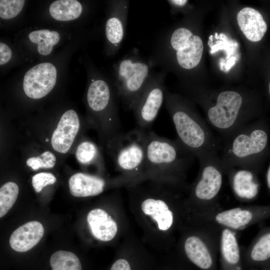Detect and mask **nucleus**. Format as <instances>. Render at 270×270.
Instances as JSON below:
<instances>
[{"instance_id": "35", "label": "nucleus", "mask_w": 270, "mask_h": 270, "mask_svg": "<svg viewBox=\"0 0 270 270\" xmlns=\"http://www.w3.org/2000/svg\"><path fill=\"white\" fill-rule=\"evenodd\" d=\"M266 179L267 186L270 190V164L267 171Z\"/></svg>"}, {"instance_id": "15", "label": "nucleus", "mask_w": 270, "mask_h": 270, "mask_svg": "<svg viewBox=\"0 0 270 270\" xmlns=\"http://www.w3.org/2000/svg\"><path fill=\"white\" fill-rule=\"evenodd\" d=\"M80 120L72 110L66 111L61 116L51 138L52 148L56 152L66 154L70 150L80 128Z\"/></svg>"}, {"instance_id": "33", "label": "nucleus", "mask_w": 270, "mask_h": 270, "mask_svg": "<svg viewBox=\"0 0 270 270\" xmlns=\"http://www.w3.org/2000/svg\"><path fill=\"white\" fill-rule=\"evenodd\" d=\"M110 270H131L128 262L124 259L116 260L111 266Z\"/></svg>"}, {"instance_id": "26", "label": "nucleus", "mask_w": 270, "mask_h": 270, "mask_svg": "<svg viewBox=\"0 0 270 270\" xmlns=\"http://www.w3.org/2000/svg\"><path fill=\"white\" fill-rule=\"evenodd\" d=\"M50 264L52 270H82L79 258L70 252H56L50 256Z\"/></svg>"}, {"instance_id": "28", "label": "nucleus", "mask_w": 270, "mask_h": 270, "mask_svg": "<svg viewBox=\"0 0 270 270\" xmlns=\"http://www.w3.org/2000/svg\"><path fill=\"white\" fill-rule=\"evenodd\" d=\"M78 161L84 164H99L100 154L98 146L90 141L81 142L76 150Z\"/></svg>"}, {"instance_id": "12", "label": "nucleus", "mask_w": 270, "mask_h": 270, "mask_svg": "<svg viewBox=\"0 0 270 270\" xmlns=\"http://www.w3.org/2000/svg\"><path fill=\"white\" fill-rule=\"evenodd\" d=\"M56 69L50 62L39 64L25 74L23 88L26 94L33 99L45 96L54 88L56 80Z\"/></svg>"}, {"instance_id": "30", "label": "nucleus", "mask_w": 270, "mask_h": 270, "mask_svg": "<svg viewBox=\"0 0 270 270\" xmlns=\"http://www.w3.org/2000/svg\"><path fill=\"white\" fill-rule=\"evenodd\" d=\"M56 162V156L50 151H46L38 156L31 157L26 162V164L34 170L42 168H52L54 166Z\"/></svg>"}, {"instance_id": "25", "label": "nucleus", "mask_w": 270, "mask_h": 270, "mask_svg": "<svg viewBox=\"0 0 270 270\" xmlns=\"http://www.w3.org/2000/svg\"><path fill=\"white\" fill-rule=\"evenodd\" d=\"M28 38L30 40L38 44V51L40 54L46 56L50 54L54 45L60 40L59 34L56 31L48 30H40L31 32Z\"/></svg>"}, {"instance_id": "19", "label": "nucleus", "mask_w": 270, "mask_h": 270, "mask_svg": "<svg viewBox=\"0 0 270 270\" xmlns=\"http://www.w3.org/2000/svg\"><path fill=\"white\" fill-rule=\"evenodd\" d=\"M218 252L222 260L227 267L234 270H242L240 265L242 251L237 232L221 227Z\"/></svg>"}, {"instance_id": "16", "label": "nucleus", "mask_w": 270, "mask_h": 270, "mask_svg": "<svg viewBox=\"0 0 270 270\" xmlns=\"http://www.w3.org/2000/svg\"><path fill=\"white\" fill-rule=\"evenodd\" d=\"M254 172L243 168H232L226 172L233 192L238 200L247 202L257 195L258 184Z\"/></svg>"}, {"instance_id": "1", "label": "nucleus", "mask_w": 270, "mask_h": 270, "mask_svg": "<svg viewBox=\"0 0 270 270\" xmlns=\"http://www.w3.org/2000/svg\"><path fill=\"white\" fill-rule=\"evenodd\" d=\"M196 158L176 138L170 140L147 131L146 176L182 186L186 172Z\"/></svg>"}, {"instance_id": "24", "label": "nucleus", "mask_w": 270, "mask_h": 270, "mask_svg": "<svg viewBox=\"0 0 270 270\" xmlns=\"http://www.w3.org/2000/svg\"><path fill=\"white\" fill-rule=\"evenodd\" d=\"M82 10L81 4L76 0H58L50 6L51 16L60 21L75 20L80 16Z\"/></svg>"}, {"instance_id": "10", "label": "nucleus", "mask_w": 270, "mask_h": 270, "mask_svg": "<svg viewBox=\"0 0 270 270\" xmlns=\"http://www.w3.org/2000/svg\"><path fill=\"white\" fill-rule=\"evenodd\" d=\"M194 224H214L234 231L244 230L270 216V206H245L211 212L193 213Z\"/></svg>"}, {"instance_id": "5", "label": "nucleus", "mask_w": 270, "mask_h": 270, "mask_svg": "<svg viewBox=\"0 0 270 270\" xmlns=\"http://www.w3.org/2000/svg\"><path fill=\"white\" fill-rule=\"evenodd\" d=\"M223 142L220 158L226 174L232 168H243L254 172L258 156L267 146L268 136L264 129L250 122Z\"/></svg>"}, {"instance_id": "4", "label": "nucleus", "mask_w": 270, "mask_h": 270, "mask_svg": "<svg viewBox=\"0 0 270 270\" xmlns=\"http://www.w3.org/2000/svg\"><path fill=\"white\" fill-rule=\"evenodd\" d=\"M197 158L199 172L187 202L192 214L211 212L220 208L218 198L226 172L217 151L206 152Z\"/></svg>"}, {"instance_id": "17", "label": "nucleus", "mask_w": 270, "mask_h": 270, "mask_svg": "<svg viewBox=\"0 0 270 270\" xmlns=\"http://www.w3.org/2000/svg\"><path fill=\"white\" fill-rule=\"evenodd\" d=\"M44 234L42 224L31 221L17 228L11 234L10 244L18 252H25L32 248L40 241Z\"/></svg>"}, {"instance_id": "36", "label": "nucleus", "mask_w": 270, "mask_h": 270, "mask_svg": "<svg viewBox=\"0 0 270 270\" xmlns=\"http://www.w3.org/2000/svg\"><path fill=\"white\" fill-rule=\"evenodd\" d=\"M268 91H269V93H270V82L269 86H268Z\"/></svg>"}, {"instance_id": "2", "label": "nucleus", "mask_w": 270, "mask_h": 270, "mask_svg": "<svg viewBox=\"0 0 270 270\" xmlns=\"http://www.w3.org/2000/svg\"><path fill=\"white\" fill-rule=\"evenodd\" d=\"M203 50L200 37L188 27L180 26L160 34L148 59L154 67L166 72L176 66L190 70L199 64Z\"/></svg>"}, {"instance_id": "14", "label": "nucleus", "mask_w": 270, "mask_h": 270, "mask_svg": "<svg viewBox=\"0 0 270 270\" xmlns=\"http://www.w3.org/2000/svg\"><path fill=\"white\" fill-rule=\"evenodd\" d=\"M130 1H116L112 6L110 16L105 26L106 38L110 44V52L114 54L120 48L124 40Z\"/></svg>"}, {"instance_id": "18", "label": "nucleus", "mask_w": 270, "mask_h": 270, "mask_svg": "<svg viewBox=\"0 0 270 270\" xmlns=\"http://www.w3.org/2000/svg\"><path fill=\"white\" fill-rule=\"evenodd\" d=\"M237 22L246 37L253 42L260 40L267 30V24L261 14L252 8L242 9L238 14Z\"/></svg>"}, {"instance_id": "3", "label": "nucleus", "mask_w": 270, "mask_h": 270, "mask_svg": "<svg viewBox=\"0 0 270 270\" xmlns=\"http://www.w3.org/2000/svg\"><path fill=\"white\" fill-rule=\"evenodd\" d=\"M176 134V139L198 158L210 151L218 150V143L206 122L188 102L166 90L164 98Z\"/></svg>"}, {"instance_id": "21", "label": "nucleus", "mask_w": 270, "mask_h": 270, "mask_svg": "<svg viewBox=\"0 0 270 270\" xmlns=\"http://www.w3.org/2000/svg\"><path fill=\"white\" fill-rule=\"evenodd\" d=\"M70 194L76 197L96 196L101 194L106 185L105 180L99 176L78 172L68 180Z\"/></svg>"}, {"instance_id": "7", "label": "nucleus", "mask_w": 270, "mask_h": 270, "mask_svg": "<svg viewBox=\"0 0 270 270\" xmlns=\"http://www.w3.org/2000/svg\"><path fill=\"white\" fill-rule=\"evenodd\" d=\"M215 104L207 109L208 123L220 135L224 141L250 123L252 114L244 109V98L234 90H224L216 97Z\"/></svg>"}, {"instance_id": "27", "label": "nucleus", "mask_w": 270, "mask_h": 270, "mask_svg": "<svg viewBox=\"0 0 270 270\" xmlns=\"http://www.w3.org/2000/svg\"><path fill=\"white\" fill-rule=\"evenodd\" d=\"M19 188L14 182L4 184L0 188V217H3L10 210L18 196Z\"/></svg>"}, {"instance_id": "9", "label": "nucleus", "mask_w": 270, "mask_h": 270, "mask_svg": "<svg viewBox=\"0 0 270 270\" xmlns=\"http://www.w3.org/2000/svg\"><path fill=\"white\" fill-rule=\"evenodd\" d=\"M186 234L182 248L189 260L202 270H210L219 250L221 227L214 224H194Z\"/></svg>"}, {"instance_id": "6", "label": "nucleus", "mask_w": 270, "mask_h": 270, "mask_svg": "<svg viewBox=\"0 0 270 270\" xmlns=\"http://www.w3.org/2000/svg\"><path fill=\"white\" fill-rule=\"evenodd\" d=\"M148 58L136 48L131 50L115 65L116 92L126 110H132L154 74Z\"/></svg>"}, {"instance_id": "31", "label": "nucleus", "mask_w": 270, "mask_h": 270, "mask_svg": "<svg viewBox=\"0 0 270 270\" xmlns=\"http://www.w3.org/2000/svg\"><path fill=\"white\" fill-rule=\"evenodd\" d=\"M56 180L54 176L50 172H42L34 175L32 178V184L37 192H40L45 186L52 184Z\"/></svg>"}, {"instance_id": "8", "label": "nucleus", "mask_w": 270, "mask_h": 270, "mask_svg": "<svg viewBox=\"0 0 270 270\" xmlns=\"http://www.w3.org/2000/svg\"><path fill=\"white\" fill-rule=\"evenodd\" d=\"M147 131L139 128L112 138L111 146L118 168L126 178L146 176V142Z\"/></svg>"}, {"instance_id": "32", "label": "nucleus", "mask_w": 270, "mask_h": 270, "mask_svg": "<svg viewBox=\"0 0 270 270\" xmlns=\"http://www.w3.org/2000/svg\"><path fill=\"white\" fill-rule=\"evenodd\" d=\"M12 51L6 44L0 42V64L2 65L8 62L12 57Z\"/></svg>"}, {"instance_id": "23", "label": "nucleus", "mask_w": 270, "mask_h": 270, "mask_svg": "<svg viewBox=\"0 0 270 270\" xmlns=\"http://www.w3.org/2000/svg\"><path fill=\"white\" fill-rule=\"evenodd\" d=\"M242 254L247 260L254 262L270 258V228L261 231L246 248L241 247Z\"/></svg>"}, {"instance_id": "20", "label": "nucleus", "mask_w": 270, "mask_h": 270, "mask_svg": "<svg viewBox=\"0 0 270 270\" xmlns=\"http://www.w3.org/2000/svg\"><path fill=\"white\" fill-rule=\"evenodd\" d=\"M87 222L92 236L100 241L111 240L118 232L116 222L101 208L91 210L88 214Z\"/></svg>"}, {"instance_id": "11", "label": "nucleus", "mask_w": 270, "mask_h": 270, "mask_svg": "<svg viewBox=\"0 0 270 270\" xmlns=\"http://www.w3.org/2000/svg\"><path fill=\"white\" fill-rule=\"evenodd\" d=\"M166 72H154L134 104L132 111L137 127L145 130L150 128L157 117L164 102Z\"/></svg>"}, {"instance_id": "37", "label": "nucleus", "mask_w": 270, "mask_h": 270, "mask_svg": "<svg viewBox=\"0 0 270 270\" xmlns=\"http://www.w3.org/2000/svg\"></svg>"}, {"instance_id": "13", "label": "nucleus", "mask_w": 270, "mask_h": 270, "mask_svg": "<svg viewBox=\"0 0 270 270\" xmlns=\"http://www.w3.org/2000/svg\"><path fill=\"white\" fill-rule=\"evenodd\" d=\"M86 99L90 109L94 112H106L112 123L118 128L120 122L114 98L108 82L102 78H92L87 92Z\"/></svg>"}, {"instance_id": "29", "label": "nucleus", "mask_w": 270, "mask_h": 270, "mask_svg": "<svg viewBox=\"0 0 270 270\" xmlns=\"http://www.w3.org/2000/svg\"><path fill=\"white\" fill-rule=\"evenodd\" d=\"M24 2V0H0V17L6 20L16 17L22 11Z\"/></svg>"}, {"instance_id": "22", "label": "nucleus", "mask_w": 270, "mask_h": 270, "mask_svg": "<svg viewBox=\"0 0 270 270\" xmlns=\"http://www.w3.org/2000/svg\"><path fill=\"white\" fill-rule=\"evenodd\" d=\"M143 212L154 220L160 230L166 231L174 222V214L167 203L162 199L148 197L141 204Z\"/></svg>"}, {"instance_id": "34", "label": "nucleus", "mask_w": 270, "mask_h": 270, "mask_svg": "<svg viewBox=\"0 0 270 270\" xmlns=\"http://www.w3.org/2000/svg\"><path fill=\"white\" fill-rule=\"evenodd\" d=\"M236 58L234 57L231 58L226 64V70H228L235 63Z\"/></svg>"}]
</instances>
